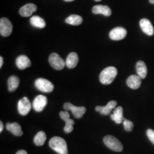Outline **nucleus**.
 <instances>
[{
	"label": "nucleus",
	"instance_id": "nucleus-1",
	"mask_svg": "<svg viewBox=\"0 0 154 154\" xmlns=\"http://www.w3.org/2000/svg\"><path fill=\"white\" fill-rule=\"evenodd\" d=\"M118 71L115 67L110 66L105 68L100 72L99 75V81L103 85H109L112 82L117 75Z\"/></svg>",
	"mask_w": 154,
	"mask_h": 154
},
{
	"label": "nucleus",
	"instance_id": "nucleus-2",
	"mask_svg": "<svg viewBox=\"0 0 154 154\" xmlns=\"http://www.w3.org/2000/svg\"><path fill=\"white\" fill-rule=\"evenodd\" d=\"M50 147L58 154H67V146L66 141L61 137H55L50 140Z\"/></svg>",
	"mask_w": 154,
	"mask_h": 154
},
{
	"label": "nucleus",
	"instance_id": "nucleus-3",
	"mask_svg": "<svg viewBox=\"0 0 154 154\" xmlns=\"http://www.w3.org/2000/svg\"><path fill=\"white\" fill-rule=\"evenodd\" d=\"M103 142L109 149L114 151L121 152L123 150V146L121 142L113 136H106L103 138Z\"/></svg>",
	"mask_w": 154,
	"mask_h": 154
},
{
	"label": "nucleus",
	"instance_id": "nucleus-4",
	"mask_svg": "<svg viewBox=\"0 0 154 154\" xmlns=\"http://www.w3.org/2000/svg\"><path fill=\"white\" fill-rule=\"evenodd\" d=\"M34 85L38 90L45 93H51L54 90L53 84L45 78H40L36 79Z\"/></svg>",
	"mask_w": 154,
	"mask_h": 154
},
{
	"label": "nucleus",
	"instance_id": "nucleus-5",
	"mask_svg": "<svg viewBox=\"0 0 154 154\" xmlns=\"http://www.w3.org/2000/svg\"><path fill=\"white\" fill-rule=\"evenodd\" d=\"M49 62L51 66L57 70H62L66 65L65 62L57 53H52L50 54Z\"/></svg>",
	"mask_w": 154,
	"mask_h": 154
},
{
	"label": "nucleus",
	"instance_id": "nucleus-6",
	"mask_svg": "<svg viewBox=\"0 0 154 154\" xmlns=\"http://www.w3.org/2000/svg\"><path fill=\"white\" fill-rule=\"evenodd\" d=\"M63 109L67 111V110L71 111L72 115L77 119L81 118L86 111V107L83 106H81V107L75 106L69 102H66L63 105Z\"/></svg>",
	"mask_w": 154,
	"mask_h": 154
},
{
	"label": "nucleus",
	"instance_id": "nucleus-7",
	"mask_svg": "<svg viewBox=\"0 0 154 154\" xmlns=\"http://www.w3.org/2000/svg\"><path fill=\"white\" fill-rule=\"evenodd\" d=\"M13 31L11 22L6 18H1L0 20V33L4 37L9 36Z\"/></svg>",
	"mask_w": 154,
	"mask_h": 154
},
{
	"label": "nucleus",
	"instance_id": "nucleus-8",
	"mask_svg": "<svg viewBox=\"0 0 154 154\" xmlns=\"http://www.w3.org/2000/svg\"><path fill=\"white\" fill-rule=\"evenodd\" d=\"M18 111L21 116H26L32 108L31 103L27 97H23L18 103Z\"/></svg>",
	"mask_w": 154,
	"mask_h": 154
},
{
	"label": "nucleus",
	"instance_id": "nucleus-9",
	"mask_svg": "<svg viewBox=\"0 0 154 154\" xmlns=\"http://www.w3.org/2000/svg\"><path fill=\"white\" fill-rule=\"evenodd\" d=\"M60 116L61 119L66 123L64 127V131L67 134L72 132L74 129L73 125H74V121L72 119H70V114L66 110L61 111L60 113Z\"/></svg>",
	"mask_w": 154,
	"mask_h": 154
},
{
	"label": "nucleus",
	"instance_id": "nucleus-10",
	"mask_svg": "<svg viewBox=\"0 0 154 154\" xmlns=\"http://www.w3.org/2000/svg\"><path fill=\"white\" fill-rule=\"evenodd\" d=\"M48 103L46 97L42 95L37 96L33 100V107L37 112H41L44 109Z\"/></svg>",
	"mask_w": 154,
	"mask_h": 154
},
{
	"label": "nucleus",
	"instance_id": "nucleus-11",
	"mask_svg": "<svg viewBox=\"0 0 154 154\" xmlns=\"http://www.w3.org/2000/svg\"><path fill=\"white\" fill-rule=\"evenodd\" d=\"M126 30L122 27L114 28L109 33L110 38L114 41L122 40L125 38L126 37Z\"/></svg>",
	"mask_w": 154,
	"mask_h": 154
},
{
	"label": "nucleus",
	"instance_id": "nucleus-12",
	"mask_svg": "<svg viewBox=\"0 0 154 154\" xmlns=\"http://www.w3.org/2000/svg\"><path fill=\"white\" fill-rule=\"evenodd\" d=\"M116 105L117 102L116 100H111L105 106H97L95 107V110L99 112L101 115L108 116L111 112L112 110L116 107Z\"/></svg>",
	"mask_w": 154,
	"mask_h": 154
},
{
	"label": "nucleus",
	"instance_id": "nucleus-13",
	"mask_svg": "<svg viewBox=\"0 0 154 154\" xmlns=\"http://www.w3.org/2000/svg\"><path fill=\"white\" fill-rule=\"evenodd\" d=\"M139 25L143 32L145 34L149 36H152V35H154V27L149 20L146 18L142 19L140 21Z\"/></svg>",
	"mask_w": 154,
	"mask_h": 154
},
{
	"label": "nucleus",
	"instance_id": "nucleus-14",
	"mask_svg": "<svg viewBox=\"0 0 154 154\" xmlns=\"http://www.w3.org/2000/svg\"><path fill=\"white\" fill-rule=\"evenodd\" d=\"M37 6L34 4H28L23 6L20 9V14L23 17H28L31 16L33 13L37 11Z\"/></svg>",
	"mask_w": 154,
	"mask_h": 154
},
{
	"label": "nucleus",
	"instance_id": "nucleus-15",
	"mask_svg": "<svg viewBox=\"0 0 154 154\" xmlns=\"http://www.w3.org/2000/svg\"><path fill=\"white\" fill-rule=\"evenodd\" d=\"M17 67L20 70H24L31 66V61L27 56L21 55L18 56L16 60Z\"/></svg>",
	"mask_w": 154,
	"mask_h": 154
},
{
	"label": "nucleus",
	"instance_id": "nucleus-16",
	"mask_svg": "<svg viewBox=\"0 0 154 154\" xmlns=\"http://www.w3.org/2000/svg\"><path fill=\"white\" fill-rule=\"evenodd\" d=\"M127 85L130 88L132 89H138L141 86V78L138 75H132L128 77L127 79Z\"/></svg>",
	"mask_w": 154,
	"mask_h": 154
},
{
	"label": "nucleus",
	"instance_id": "nucleus-17",
	"mask_svg": "<svg viewBox=\"0 0 154 154\" xmlns=\"http://www.w3.org/2000/svg\"><path fill=\"white\" fill-rule=\"evenodd\" d=\"M123 110L121 106L117 107L115 110H114L113 114H111L110 117L111 119L115 122L116 124H121L122 122L124 121L126 119L123 117Z\"/></svg>",
	"mask_w": 154,
	"mask_h": 154
},
{
	"label": "nucleus",
	"instance_id": "nucleus-18",
	"mask_svg": "<svg viewBox=\"0 0 154 154\" xmlns=\"http://www.w3.org/2000/svg\"><path fill=\"white\" fill-rule=\"evenodd\" d=\"M92 11L95 14H102L106 17L110 16L111 14V11L108 6H94L92 9Z\"/></svg>",
	"mask_w": 154,
	"mask_h": 154
},
{
	"label": "nucleus",
	"instance_id": "nucleus-19",
	"mask_svg": "<svg viewBox=\"0 0 154 154\" xmlns=\"http://www.w3.org/2000/svg\"><path fill=\"white\" fill-rule=\"evenodd\" d=\"M6 129L11 132L14 135L17 137H20L22 135L23 132L21 126L16 122L8 123L6 125Z\"/></svg>",
	"mask_w": 154,
	"mask_h": 154
},
{
	"label": "nucleus",
	"instance_id": "nucleus-20",
	"mask_svg": "<svg viewBox=\"0 0 154 154\" xmlns=\"http://www.w3.org/2000/svg\"><path fill=\"white\" fill-rule=\"evenodd\" d=\"M79 58L77 53H71L67 56L66 58L65 63L66 65L69 69H73L77 66L78 63Z\"/></svg>",
	"mask_w": 154,
	"mask_h": 154
},
{
	"label": "nucleus",
	"instance_id": "nucleus-21",
	"mask_svg": "<svg viewBox=\"0 0 154 154\" xmlns=\"http://www.w3.org/2000/svg\"><path fill=\"white\" fill-rule=\"evenodd\" d=\"M136 70L138 75L141 79H144L147 74V68L143 61H138L136 65Z\"/></svg>",
	"mask_w": 154,
	"mask_h": 154
},
{
	"label": "nucleus",
	"instance_id": "nucleus-22",
	"mask_svg": "<svg viewBox=\"0 0 154 154\" xmlns=\"http://www.w3.org/2000/svg\"><path fill=\"white\" fill-rule=\"evenodd\" d=\"M20 84V79L15 75L9 77L8 81V90L10 92H13L16 90Z\"/></svg>",
	"mask_w": 154,
	"mask_h": 154
},
{
	"label": "nucleus",
	"instance_id": "nucleus-23",
	"mask_svg": "<svg viewBox=\"0 0 154 154\" xmlns=\"http://www.w3.org/2000/svg\"><path fill=\"white\" fill-rule=\"evenodd\" d=\"M31 25L35 28H44L46 26V23L44 20L38 16H33L30 20Z\"/></svg>",
	"mask_w": 154,
	"mask_h": 154
},
{
	"label": "nucleus",
	"instance_id": "nucleus-24",
	"mask_svg": "<svg viewBox=\"0 0 154 154\" xmlns=\"http://www.w3.org/2000/svg\"><path fill=\"white\" fill-rule=\"evenodd\" d=\"M65 21L70 25L78 26L82 23L83 18L82 17L78 15H71L66 18Z\"/></svg>",
	"mask_w": 154,
	"mask_h": 154
},
{
	"label": "nucleus",
	"instance_id": "nucleus-25",
	"mask_svg": "<svg viewBox=\"0 0 154 154\" xmlns=\"http://www.w3.org/2000/svg\"><path fill=\"white\" fill-rule=\"evenodd\" d=\"M46 140V135L44 131H39L34 138V143L37 146H41L44 144Z\"/></svg>",
	"mask_w": 154,
	"mask_h": 154
},
{
	"label": "nucleus",
	"instance_id": "nucleus-26",
	"mask_svg": "<svg viewBox=\"0 0 154 154\" xmlns=\"http://www.w3.org/2000/svg\"><path fill=\"white\" fill-rule=\"evenodd\" d=\"M123 124L125 131H126L127 132H130L132 131V128L134 127V123L132 122L127 119H125L124 121L123 122Z\"/></svg>",
	"mask_w": 154,
	"mask_h": 154
},
{
	"label": "nucleus",
	"instance_id": "nucleus-27",
	"mask_svg": "<svg viewBox=\"0 0 154 154\" xmlns=\"http://www.w3.org/2000/svg\"><path fill=\"white\" fill-rule=\"evenodd\" d=\"M147 136L149 140L152 142L154 145V131L151 129H148L146 131Z\"/></svg>",
	"mask_w": 154,
	"mask_h": 154
},
{
	"label": "nucleus",
	"instance_id": "nucleus-28",
	"mask_svg": "<svg viewBox=\"0 0 154 154\" xmlns=\"http://www.w3.org/2000/svg\"><path fill=\"white\" fill-rule=\"evenodd\" d=\"M16 154H28V153L26 151L21 149V150H19L18 151H17Z\"/></svg>",
	"mask_w": 154,
	"mask_h": 154
},
{
	"label": "nucleus",
	"instance_id": "nucleus-29",
	"mask_svg": "<svg viewBox=\"0 0 154 154\" xmlns=\"http://www.w3.org/2000/svg\"><path fill=\"white\" fill-rule=\"evenodd\" d=\"M4 129V126H3V123L2 121L0 122V132H1Z\"/></svg>",
	"mask_w": 154,
	"mask_h": 154
},
{
	"label": "nucleus",
	"instance_id": "nucleus-30",
	"mask_svg": "<svg viewBox=\"0 0 154 154\" xmlns=\"http://www.w3.org/2000/svg\"><path fill=\"white\" fill-rule=\"evenodd\" d=\"M3 63H4L3 58L2 57H0V67H2V66L3 65Z\"/></svg>",
	"mask_w": 154,
	"mask_h": 154
},
{
	"label": "nucleus",
	"instance_id": "nucleus-31",
	"mask_svg": "<svg viewBox=\"0 0 154 154\" xmlns=\"http://www.w3.org/2000/svg\"><path fill=\"white\" fill-rule=\"evenodd\" d=\"M149 1L151 4H154V0H149Z\"/></svg>",
	"mask_w": 154,
	"mask_h": 154
},
{
	"label": "nucleus",
	"instance_id": "nucleus-32",
	"mask_svg": "<svg viewBox=\"0 0 154 154\" xmlns=\"http://www.w3.org/2000/svg\"><path fill=\"white\" fill-rule=\"evenodd\" d=\"M64 1H66V2H71V1H73L74 0H64Z\"/></svg>",
	"mask_w": 154,
	"mask_h": 154
},
{
	"label": "nucleus",
	"instance_id": "nucleus-33",
	"mask_svg": "<svg viewBox=\"0 0 154 154\" xmlns=\"http://www.w3.org/2000/svg\"><path fill=\"white\" fill-rule=\"evenodd\" d=\"M94 1H97V2H99V1H102V0H94Z\"/></svg>",
	"mask_w": 154,
	"mask_h": 154
}]
</instances>
